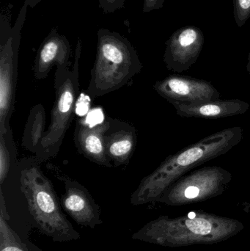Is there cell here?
I'll return each instance as SVG.
<instances>
[{"label":"cell","instance_id":"603a6c76","mask_svg":"<svg viewBox=\"0 0 250 251\" xmlns=\"http://www.w3.org/2000/svg\"><path fill=\"white\" fill-rule=\"evenodd\" d=\"M195 217H196V214H195V212H190V213H189V219H194V218H195Z\"/></svg>","mask_w":250,"mask_h":251},{"label":"cell","instance_id":"30bf717a","mask_svg":"<svg viewBox=\"0 0 250 251\" xmlns=\"http://www.w3.org/2000/svg\"><path fill=\"white\" fill-rule=\"evenodd\" d=\"M110 126V119L95 125L80 119L73 132V140L78 151L91 162L107 168L113 166L107 156L104 142V133Z\"/></svg>","mask_w":250,"mask_h":251},{"label":"cell","instance_id":"3957f363","mask_svg":"<svg viewBox=\"0 0 250 251\" xmlns=\"http://www.w3.org/2000/svg\"><path fill=\"white\" fill-rule=\"evenodd\" d=\"M20 188L26 199L34 226L41 234L57 243L80 239V234L63 213L52 183L39 165L22 168Z\"/></svg>","mask_w":250,"mask_h":251},{"label":"cell","instance_id":"4fadbf2b","mask_svg":"<svg viewBox=\"0 0 250 251\" xmlns=\"http://www.w3.org/2000/svg\"><path fill=\"white\" fill-rule=\"evenodd\" d=\"M178 116L182 118L220 119L245 114L250 110L247 101L240 100H214L193 104L173 103Z\"/></svg>","mask_w":250,"mask_h":251},{"label":"cell","instance_id":"2e32d148","mask_svg":"<svg viewBox=\"0 0 250 251\" xmlns=\"http://www.w3.org/2000/svg\"><path fill=\"white\" fill-rule=\"evenodd\" d=\"M9 131L4 135L0 136V185H2L4 181L7 178L10 171L13 158L16 159V149L13 150L9 146Z\"/></svg>","mask_w":250,"mask_h":251},{"label":"cell","instance_id":"ba28073f","mask_svg":"<svg viewBox=\"0 0 250 251\" xmlns=\"http://www.w3.org/2000/svg\"><path fill=\"white\" fill-rule=\"evenodd\" d=\"M156 92L170 104H193L220 100L221 94L204 79L182 75H170L154 85Z\"/></svg>","mask_w":250,"mask_h":251},{"label":"cell","instance_id":"d6986e66","mask_svg":"<svg viewBox=\"0 0 250 251\" xmlns=\"http://www.w3.org/2000/svg\"><path fill=\"white\" fill-rule=\"evenodd\" d=\"M126 0H98L99 7L105 13H114L123 8Z\"/></svg>","mask_w":250,"mask_h":251},{"label":"cell","instance_id":"9a60e30c","mask_svg":"<svg viewBox=\"0 0 250 251\" xmlns=\"http://www.w3.org/2000/svg\"><path fill=\"white\" fill-rule=\"evenodd\" d=\"M9 215L0 190V251H30L7 224Z\"/></svg>","mask_w":250,"mask_h":251},{"label":"cell","instance_id":"7c38bea8","mask_svg":"<svg viewBox=\"0 0 250 251\" xmlns=\"http://www.w3.org/2000/svg\"><path fill=\"white\" fill-rule=\"evenodd\" d=\"M110 126L104 133L106 151L114 167L126 165L137 143V133L133 126L118 119H110Z\"/></svg>","mask_w":250,"mask_h":251},{"label":"cell","instance_id":"6da1fadb","mask_svg":"<svg viewBox=\"0 0 250 251\" xmlns=\"http://www.w3.org/2000/svg\"><path fill=\"white\" fill-rule=\"evenodd\" d=\"M243 138V128L233 126L210 134L168 156L155 171L142 178L131 196V204L139 206L157 200L176 180L193 168L226 154Z\"/></svg>","mask_w":250,"mask_h":251},{"label":"cell","instance_id":"ac0fdd59","mask_svg":"<svg viewBox=\"0 0 250 251\" xmlns=\"http://www.w3.org/2000/svg\"><path fill=\"white\" fill-rule=\"evenodd\" d=\"M188 228L192 232L196 234H209L211 231V225L208 221H205L203 218H194L186 221Z\"/></svg>","mask_w":250,"mask_h":251},{"label":"cell","instance_id":"e0dca14e","mask_svg":"<svg viewBox=\"0 0 250 251\" xmlns=\"http://www.w3.org/2000/svg\"><path fill=\"white\" fill-rule=\"evenodd\" d=\"M233 3L235 21L242 27L250 18V0H233Z\"/></svg>","mask_w":250,"mask_h":251},{"label":"cell","instance_id":"7a4b0ae2","mask_svg":"<svg viewBox=\"0 0 250 251\" xmlns=\"http://www.w3.org/2000/svg\"><path fill=\"white\" fill-rule=\"evenodd\" d=\"M97 36L96 56L87 90L92 98L123 88L143 67L136 50L126 37L104 28L98 29Z\"/></svg>","mask_w":250,"mask_h":251},{"label":"cell","instance_id":"5b68a950","mask_svg":"<svg viewBox=\"0 0 250 251\" xmlns=\"http://www.w3.org/2000/svg\"><path fill=\"white\" fill-rule=\"evenodd\" d=\"M28 7L24 1L13 26L4 15L0 20V136L11 129L10 121L16 98L21 32Z\"/></svg>","mask_w":250,"mask_h":251},{"label":"cell","instance_id":"8992f818","mask_svg":"<svg viewBox=\"0 0 250 251\" xmlns=\"http://www.w3.org/2000/svg\"><path fill=\"white\" fill-rule=\"evenodd\" d=\"M232 176L230 171L222 167H203L176 180L164 191L162 199L171 201L183 196L186 200H194L221 190L231 181Z\"/></svg>","mask_w":250,"mask_h":251},{"label":"cell","instance_id":"5bb4252c","mask_svg":"<svg viewBox=\"0 0 250 251\" xmlns=\"http://www.w3.org/2000/svg\"><path fill=\"white\" fill-rule=\"evenodd\" d=\"M45 111L43 104L32 107L29 111L22 137V147L35 154L45 134Z\"/></svg>","mask_w":250,"mask_h":251},{"label":"cell","instance_id":"ffe728a7","mask_svg":"<svg viewBox=\"0 0 250 251\" xmlns=\"http://www.w3.org/2000/svg\"><path fill=\"white\" fill-rule=\"evenodd\" d=\"M165 0H144L142 12L149 13L153 10H159L163 7Z\"/></svg>","mask_w":250,"mask_h":251},{"label":"cell","instance_id":"7402d4cb","mask_svg":"<svg viewBox=\"0 0 250 251\" xmlns=\"http://www.w3.org/2000/svg\"><path fill=\"white\" fill-rule=\"evenodd\" d=\"M247 72H248V74L250 76V51L249 54H248V64H247Z\"/></svg>","mask_w":250,"mask_h":251},{"label":"cell","instance_id":"44dd1931","mask_svg":"<svg viewBox=\"0 0 250 251\" xmlns=\"http://www.w3.org/2000/svg\"><path fill=\"white\" fill-rule=\"evenodd\" d=\"M25 2L27 3L28 6L30 7H35L37 4L41 2V0H24Z\"/></svg>","mask_w":250,"mask_h":251},{"label":"cell","instance_id":"8fae6325","mask_svg":"<svg viewBox=\"0 0 250 251\" xmlns=\"http://www.w3.org/2000/svg\"><path fill=\"white\" fill-rule=\"evenodd\" d=\"M71 47L66 36L60 35L56 28L41 43L33 67V74L38 80L47 77L54 66L56 67H70Z\"/></svg>","mask_w":250,"mask_h":251},{"label":"cell","instance_id":"52a82bcc","mask_svg":"<svg viewBox=\"0 0 250 251\" xmlns=\"http://www.w3.org/2000/svg\"><path fill=\"white\" fill-rule=\"evenodd\" d=\"M204 32L198 26H183L175 31L165 42L163 60L166 67L174 73L189 70L199 58L204 48Z\"/></svg>","mask_w":250,"mask_h":251},{"label":"cell","instance_id":"277c9868","mask_svg":"<svg viewBox=\"0 0 250 251\" xmlns=\"http://www.w3.org/2000/svg\"><path fill=\"white\" fill-rule=\"evenodd\" d=\"M82 43L78 40L74 61L70 67H57L54 74L55 100L51 113V122L35 153L37 162L55 157L74 117L79 97V59Z\"/></svg>","mask_w":250,"mask_h":251},{"label":"cell","instance_id":"9c48e42d","mask_svg":"<svg viewBox=\"0 0 250 251\" xmlns=\"http://www.w3.org/2000/svg\"><path fill=\"white\" fill-rule=\"evenodd\" d=\"M65 193L60 199L63 210L81 226L94 228L103 224L101 209L82 184L67 176L60 177Z\"/></svg>","mask_w":250,"mask_h":251}]
</instances>
